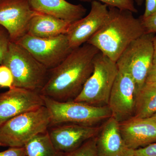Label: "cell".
I'll return each mask as SVG.
<instances>
[{
	"instance_id": "6da1fadb",
	"label": "cell",
	"mask_w": 156,
	"mask_h": 156,
	"mask_svg": "<svg viewBox=\"0 0 156 156\" xmlns=\"http://www.w3.org/2000/svg\"><path fill=\"white\" fill-rule=\"evenodd\" d=\"M99 52L88 43L73 49L62 62L49 70L40 93L57 101L74 100L92 75L94 58Z\"/></svg>"
},
{
	"instance_id": "7a4b0ae2",
	"label": "cell",
	"mask_w": 156,
	"mask_h": 156,
	"mask_svg": "<svg viewBox=\"0 0 156 156\" xmlns=\"http://www.w3.org/2000/svg\"><path fill=\"white\" fill-rule=\"evenodd\" d=\"M108 8V16L103 26L87 43L116 62L129 45L145 32L140 20L135 18L132 12Z\"/></svg>"
},
{
	"instance_id": "3957f363",
	"label": "cell",
	"mask_w": 156,
	"mask_h": 156,
	"mask_svg": "<svg viewBox=\"0 0 156 156\" xmlns=\"http://www.w3.org/2000/svg\"><path fill=\"white\" fill-rule=\"evenodd\" d=\"M2 65L12 73L14 87L40 92L48 79L49 70L15 42L10 43Z\"/></svg>"
},
{
	"instance_id": "277c9868",
	"label": "cell",
	"mask_w": 156,
	"mask_h": 156,
	"mask_svg": "<svg viewBox=\"0 0 156 156\" xmlns=\"http://www.w3.org/2000/svg\"><path fill=\"white\" fill-rule=\"evenodd\" d=\"M51 115L45 105L11 119L0 126V143L4 147H23L37 134L48 131Z\"/></svg>"
},
{
	"instance_id": "5b68a950",
	"label": "cell",
	"mask_w": 156,
	"mask_h": 156,
	"mask_svg": "<svg viewBox=\"0 0 156 156\" xmlns=\"http://www.w3.org/2000/svg\"><path fill=\"white\" fill-rule=\"evenodd\" d=\"M43 97L51 115L50 127L66 124L96 126L112 116L108 106H94L74 101H59Z\"/></svg>"
},
{
	"instance_id": "8992f818",
	"label": "cell",
	"mask_w": 156,
	"mask_h": 156,
	"mask_svg": "<svg viewBox=\"0 0 156 156\" xmlns=\"http://www.w3.org/2000/svg\"><path fill=\"white\" fill-rule=\"evenodd\" d=\"M118 71L115 62L101 52L98 53L94 58L93 72L74 101L94 106H108Z\"/></svg>"
},
{
	"instance_id": "52a82bcc",
	"label": "cell",
	"mask_w": 156,
	"mask_h": 156,
	"mask_svg": "<svg viewBox=\"0 0 156 156\" xmlns=\"http://www.w3.org/2000/svg\"><path fill=\"white\" fill-rule=\"evenodd\" d=\"M155 34H144L131 43L117 60L118 68L124 69L133 78L136 91L145 84L153 66Z\"/></svg>"
},
{
	"instance_id": "ba28073f",
	"label": "cell",
	"mask_w": 156,
	"mask_h": 156,
	"mask_svg": "<svg viewBox=\"0 0 156 156\" xmlns=\"http://www.w3.org/2000/svg\"><path fill=\"white\" fill-rule=\"evenodd\" d=\"M15 43L26 49L48 70L58 66L73 50L66 34L46 38L27 34Z\"/></svg>"
},
{
	"instance_id": "9c48e42d",
	"label": "cell",
	"mask_w": 156,
	"mask_h": 156,
	"mask_svg": "<svg viewBox=\"0 0 156 156\" xmlns=\"http://www.w3.org/2000/svg\"><path fill=\"white\" fill-rule=\"evenodd\" d=\"M118 69L110 95L108 106L112 116L121 123L134 116L136 86L127 70L120 68Z\"/></svg>"
},
{
	"instance_id": "30bf717a",
	"label": "cell",
	"mask_w": 156,
	"mask_h": 156,
	"mask_svg": "<svg viewBox=\"0 0 156 156\" xmlns=\"http://www.w3.org/2000/svg\"><path fill=\"white\" fill-rule=\"evenodd\" d=\"M44 105L39 91L12 87L0 93V126L14 117Z\"/></svg>"
},
{
	"instance_id": "8fae6325",
	"label": "cell",
	"mask_w": 156,
	"mask_h": 156,
	"mask_svg": "<svg viewBox=\"0 0 156 156\" xmlns=\"http://www.w3.org/2000/svg\"><path fill=\"white\" fill-rule=\"evenodd\" d=\"M28 0L0 2V25L9 32L11 42H16L27 33L29 24L36 14Z\"/></svg>"
},
{
	"instance_id": "7c38bea8",
	"label": "cell",
	"mask_w": 156,
	"mask_h": 156,
	"mask_svg": "<svg viewBox=\"0 0 156 156\" xmlns=\"http://www.w3.org/2000/svg\"><path fill=\"white\" fill-rule=\"evenodd\" d=\"M108 14V6L93 1L89 14L71 23L66 35L73 50L86 44L98 31L106 21Z\"/></svg>"
},
{
	"instance_id": "4fadbf2b",
	"label": "cell",
	"mask_w": 156,
	"mask_h": 156,
	"mask_svg": "<svg viewBox=\"0 0 156 156\" xmlns=\"http://www.w3.org/2000/svg\"><path fill=\"white\" fill-rule=\"evenodd\" d=\"M99 128L100 126L66 124L50 127L48 131L56 149L66 153L76 149L87 140L96 136Z\"/></svg>"
},
{
	"instance_id": "5bb4252c",
	"label": "cell",
	"mask_w": 156,
	"mask_h": 156,
	"mask_svg": "<svg viewBox=\"0 0 156 156\" xmlns=\"http://www.w3.org/2000/svg\"><path fill=\"white\" fill-rule=\"evenodd\" d=\"M119 127L129 149L135 150L156 142V123L149 119L132 117L119 123Z\"/></svg>"
},
{
	"instance_id": "9a60e30c",
	"label": "cell",
	"mask_w": 156,
	"mask_h": 156,
	"mask_svg": "<svg viewBox=\"0 0 156 156\" xmlns=\"http://www.w3.org/2000/svg\"><path fill=\"white\" fill-rule=\"evenodd\" d=\"M98 156H124L127 147L120 132L119 123L113 117L104 122L96 136Z\"/></svg>"
},
{
	"instance_id": "2e32d148",
	"label": "cell",
	"mask_w": 156,
	"mask_h": 156,
	"mask_svg": "<svg viewBox=\"0 0 156 156\" xmlns=\"http://www.w3.org/2000/svg\"><path fill=\"white\" fill-rule=\"evenodd\" d=\"M34 11L72 23L83 18L87 9L82 5H74L66 0H28Z\"/></svg>"
},
{
	"instance_id": "e0dca14e",
	"label": "cell",
	"mask_w": 156,
	"mask_h": 156,
	"mask_svg": "<svg viewBox=\"0 0 156 156\" xmlns=\"http://www.w3.org/2000/svg\"><path fill=\"white\" fill-rule=\"evenodd\" d=\"M71 23L48 14L38 13L30 20L27 33L39 38H51L67 33Z\"/></svg>"
},
{
	"instance_id": "ac0fdd59",
	"label": "cell",
	"mask_w": 156,
	"mask_h": 156,
	"mask_svg": "<svg viewBox=\"0 0 156 156\" xmlns=\"http://www.w3.org/2000/svg\"><path fill=\"white\" fill-rule=\"evenodd\" d=\"M156 113V87L144 84L136 91L133 117L147 119Z\"/></svg>"
},
{
	"instance_id": "d6986e66",
	"label": "cell",
	"mask_w": 156,
	"mask_h": 156,
	"mask_svg": "<svg viewBox=\"0 0 156 156\" xmlns=\"http://www.w3.org/2000/svg\"><path fill=\"white\" fill-rule=\"evenodd\" d=\"M23 147L26 156H63L64 154L54 147L48 130L34 136Z\"/></svg>"
},
{
	"instance_id": "ffe728a7",
	"label": "cell",
	"mask_w": 156,
	"mask_h": 156,
	"mask_svg": "<svg viewBox=\"0 0 156 156\" xmlns=\"http://www.w3.org/2000/svg\"><path fill=\"white\" fill-rule=\"evenodd\" d=\"M96 136L87 140L76 149L64 153L63 156H98L96 147Z\"/></svg>"
},
{
	"instance_id": "44dd1931",
	"label": "cell",
	"mask_w": 156,
	"mask_h": 156,
	"mask_svg": "<svg viewBox=\"0 0 156 156\" xmlns=\"http://www.w3.org/2000/svg\"><path fill=\"white\" fill-rule=\"evenodd\" d=\"M83 2L98 1L108 7H114L120 10H126L136 13L137 10L135 6V0H80Z\"/></svg>"
},
{
	"instance_id": "7402d4cb",
	"label": "cell",
	"mask_w": 156,
	"mask_h": 156,
	"mask_svg": "<svg viewBox=\"0 0 156 156\" xmlns=\"http://www.w3.org/2000/svg\"><path fill=\"white\" fill-rule=\"evenodd\" d=\"M11 42L9 32L2 26L0 25V65L2 64Z\"/></svg>"
},
{
	"instance_id": "603a6c76",
	"label": "cell",
	"mask_w": 156,
	"mask_h": 156,
	"mask_svg": "<svg viewBox=\"0 0 156 156\" xmlns=\"http://www.w3.org/2000/svg\"><path fill=\"white\" fill-rule=\"evenodd\" d=\"M14 78L9 68L4 65H0V88L13 87Z\"/></svg>"
},
{
	"instance_id": "cb8c5ba5",
	"label": "cell",
	"mask_w": 156,
	"mask_h": 156,
	"mask_svg": "<svg viewBox=\"0 0 156 156\" xmlns=\"http://www.w3.org/2000/svg\"><path fill=\"white\" fill-rule=\"evenodd\" d=\"M145 34L156 33V12L146 18L139 17Z\"/></svg>"
},
{
	"instance_id": "d4e9b609",
	"label": "cell",
	"mask_w": 156,
	"mask_h": 156,
	"mask_svg": "<svg viewBox=\"0 0 156 156\" xmlns=\"http://www.w3.org/2000/svg\"><path fill=\"white\" fill-rule=\"evenodd\" d=\"M136 156H156V142L134 150Z\"/></svg>"
},
{
	"instance_id": "484cf974",
	"label": "cell",
	"mask_w": 156,
	"mask_h": 156,
	"mask_svg": "<svg viewBox=\"0 0 156 156\" xmlns=\"http://www.w3.org/2000/svg\"><path fill=\"white\" fill-rule=\"evenodd\" d=\"M0 156H26L24 147H10L9 149L0 152Z\"/></svg>"
},
{
	"instance_id": "4316f807",
	"label": "cell",
	"mask_w": 156,
	"mask_h": 156,
	"mask_svg": "<svg viewBox=\"0 0 156 156\" xmlns=\"http://www.w3.org/2000/svg\"><path fill=\"white\" fill-rule=\"evenodd\" d=\"M156 12V0H145V9L144 14L141 16L146 18Z\"/></svg>"
},
{
	"instance_id": "83f0119b",
	"label": "cell",
	"mask_w": 156,
	"mask_h": 156,
	"mask_svg": "<svg viewBox=\"0 0 156 156\" xmlns=\"http://www.w3.org/2000/svg\"><path fill=\"white\" fill-rule=\"evenodd\" d=\"M145 84L156 87V68H151L146 79Z\"/></svg>"
},
{
	"instance_id": "f1b7e54d",
	"label": "cell",
	"mask_w": 156,
	"mask_h": 156,
	"mask_svg": "<svg viewBox=\"0 0 156 156\" xmlns=\"http://www.w3.org/2000/svg\"><path fill=\"white\" fill-rule=\"evenodd\" d=\"M154 58L152 68H156V33L153 38Z\"/></svg>"
},
{
	"instance_id": "f546056e",
	"label": "cell",
	"mask_w": 156,
	"mask_h": 156,
	"mask_svg": "<svg viewBox=\"0 0 156 156\" xmlns=\"http://www.w3.org/2000/svg\"><path fill=\"white\" fill-rule=\"evenodd\" d=\"M124 156H136L134 154V150L130 149L128 151L127 154H126Z\"/></svg>"
},
{
	"instance_id": "4dcf8cb0",
	"label": "cell",
	"mask_w": 156,
	"mask_h": 156,
	"mask_svg": "<svg viewBox=\"0 0 156 156\" xmlns=\"http://www.w3.org/2000/svg\"><path fill=\"white\" fill-rule=\"evenodd\" d=\"M147 119H149L150 120H151V121H153L154 122L156 123V113L150 117V118H147Z\"/></svg>"
},
{
	"instance_id": "1f68e13d",
	"label": "cell",
	"mask_w": 156,
	"mask_h": 156,
	"mask_svg": "<svg viewBox=\"0 0 156 156\" xmlns=\"http://www.w3.org/2000/svg\"><path fill=\"white\" fill-rule=\"evenodd\" d=\"M135 3L138 6H141L144 2V0H135Z\"/></svg>"
},
{
	"instance_id": "d6a6232c",
	"label": "cell",
	"mask_w": 156,
	"mask_h": 156,
	"mask_svg": "<svg viewBox=\"0 0 156 156\" xmlns=\"http://www.w3.org/2000/svg\"><path fill=\"white\" fill-rule=\"evenodd\" d=\"M0 147H4V146H3L2 144L0 143Z\"/></svg>"
},
{
	"instance_id": "836d02e7",
	"label": "cell",
	"mask_w": 156,
	"mask_h": 156,
	"mask_svg": "<svg viewBox=\"0 0 156 156\" xmlns=\"http://www.w3.org/2000/svg\"><path fill=\"white\" fill-rule=\"evenodd\" d=\"M2 1V0H0V2H1Z\"/></svg>"
}]
</instances>
